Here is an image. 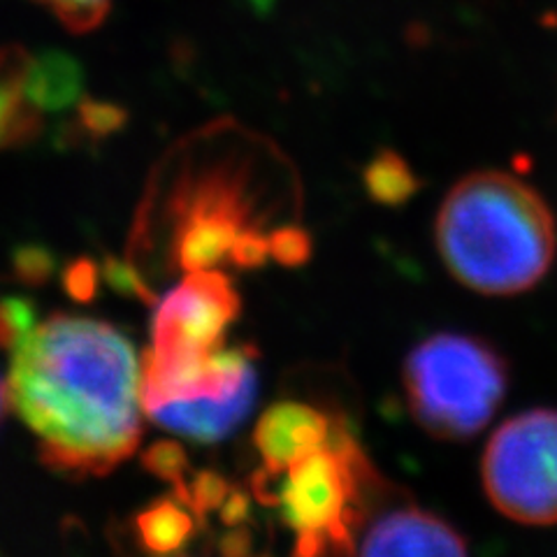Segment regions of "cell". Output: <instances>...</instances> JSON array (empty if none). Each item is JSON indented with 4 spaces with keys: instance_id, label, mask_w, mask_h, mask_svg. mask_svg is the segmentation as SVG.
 <instances>
[{
    "instance_id": "8fae6325",
    "label": "cell",
    "mask_w": 557,
    "mask_h": 557,
    "mask_svg": "<svg viewBox=\"0 0 557 557\" xmlns=\"http://www.w3.org/2000/svg\"><path fill=\"white\" fill-rule=\"evenodd\" d=\"M28 63L24 49H0V151L24 147L42 131V112L24 86Z\"/></svg>"
},
{
    "instance_id": "5b68a950",
    "label": "cell",
    "mask_w": 557,
    "mask_h": 557,
    "mask_svg": "<svg viewBox=\"0 0 557 557\" xmlns=\"http://www.w3.org/2000/svg\"><path fill=\"white\" fill-rule=\"evenodd\" d=\"M405 393L413 421L437 440H469L487 425L509 386L495 348L469 335L440 333L405 362Z\"/></svg>"
},
{
    "instance_id": "7c38bea8",
    "label": "cell",
    "mask_w": 557,
    "mask_h": 557,
    "mask_svg": "<svg viewBox=\"0 0 557 557\" xmlns=\"http://www.w3.org/2000/svg\"><path fill=\"white\" fill-rule=\"evenodd\" d=\"M24 86L40 112H63L82 98V65L63 51H45L30 57Z\"/></svg>"
},
{
    "instance_id": "d4e9b609",
    "label": "cell",
    "mask_w": 557,
    "mask_h": 557,
    "mask_svg": "<svg viewBox=\"0 0 557 557\" xmlns=\"http://www.w3.org/2000/svg\"><path fill=\"white\" fill-rule=\"evenodd\" d=\"M219 511H221V520L225 522V525H231V528L242 525V522H247L251 518V499L244 491L233 487L228 497H225V502L221 504Z\"/></svg>"
},
{
    "instance_id": "cb8c5ba5",
    "label": "cell",
    "mask_w": 557,
    "mask_h": 557,
    "mask_svg": "<svg viewBox=\"0 0 557 557\" xmlns=\"http://www.w3.org/2000/svg\"><path fill=\"white\" fill-rule=\"evenodd\" d=\"M231 260L239 270H258L268 263L270 253V237H265L253 225H247L231 247Z\"/></svg>"
},
{
    "instance_id": "7a4b0ae2",
    "label": "cell",
    "mask_w": 557,
    "mask_h": 557,
    "mask_svg": "<svg viewBox=\"0 0 557 557\" xmlns=\"http://www.w3.org/2000/svg\"><path fill=\"white\" fill-rule=\"evenodd\" d=\"M434 235L448 272L483 295L530 290L550 270L557 249L546 200L499 170L472 172L453 186Z\"/></svg>"
},
{
    "instance_id": "e0dca14e",
    "label": "cell",
    "mask_w": 557,
    "mask_h": 557,
    "mask_svg": "<svg viewBox=\"0 0 557 557\" xmlns=\"http://www.w3.org/2000/svg\"><path fill=\"white\" fill-rule=\"evenodd\" d=\"M57 14V20L73 33H89L98 28L110 14L112 0H38Z\"/></svg>"
},
{
    "instance_id": "5bb4252c",
    "label": "cell",
    "mask_w": 557,
    "mask_h": 557,
    "mask_svg": "<svg viewBox=\"0 0 557 557\" xmlns=\"http://www.w3.org/2000/svg\"><path fill=\"white\" fill-rule=\"evenodd\" d=\"M421 184L423 182L413 168L393 149H381L374 153L372 161L362 170V186L376 205H405L418 194Z\"/></svg>"
},
{
    "instance_id": "30bf717a",
    "label": "cell",
    "mask_w": 557,
    "mask_h": 557,
    "mask_svg": "<svg viewBox=\"0 0 557 557\" xmlns=\"http://www.w3.org/2000/svg\"><path fill=\"white\" fill-rule=\"evenodd\" d=\"M258 376L249 379L244 386L219 399H196V403H168L147 411L153 423L180 434L196 444H216L237 430L256 403Z\"/></svg>"
},
{
    "instance_id": "ac0fdd59",
    "label": "cell",
    "mask_w": 557,
    "mask_h": 557,
    "mask_svg": "<svg viewBox=\"0 0 557 557\" xmlns=\"http://www.w3.org/2000/svg\"><path fill=\"white\" fill-rule=\"evenodd\" d=\"M35 321H38V309L28 298L10 295L0 300V348L14 351L33 333Z\"/></svg>"
},
{
    "instance_id": "ba28073f",
    "label": "cell",
    "mask_w": 557,
    "mask_h": 557,
    "mask_svg": "<svg viewBox=\"0 0 557 557\" xmlns=\"http://www.w3.org/2000/svg\"><path fill=\"white\" fill-rule=\"evenodd\" d=\"M335 421L305 403L272 405L253 430V444L268 472H284L288 465L323 448L333 437Z\"/></svg>"
},
{
    "instance_id": "52a82bcc",
    "label": "cell",
    "mask_w": 557,
    "mask_h": 557,
    "mask_svg": "<svg viewBox=\"0 0 557 557\" xmlns=\"http://www.w3.org/2000/svg\"><path fill=\"white\" fill-rule=\"evenodd\" d=\"M251 216L249 172L219 163L186 174L170 198V263L180 272L212 270L231 253Z\"/></svg>"
},
{
    "instance_id": "3957f363",
    "label": "cell",
    "mask_w": 557,
    "mask_h": 557,
    "mask_svg": "<svg viewBox=\"0 0 557 557\" xmlns=\"http://www.w3.org/2000/svg\"><path fill=\"white\" fill-rule=\"evenodd\" d=\"M379 487L372 462L354 434L335 423L330 442L295 460L284 472H258L253 493L276 504L282 520L295 532V553H354L356 534L368 513V493Z\"/></svg>"
},
{
    "instance_id": "4fadbf2b",
    "label": "cell",
    "mask_w": 557,
    "mask_h": 557,
    "mask_svg": "<svg viewBox=\"0 0 557 557\" xmlns=\"http://www.w3.org/2000/svg\"><path fill=\"white\" fill-rule=\"evenodd\" d=\"M198 520L194 509L172 493V497L153 502L135 516L137 542L156 555L182 553L194 539Z\"/></svg>"
},
{
    "instance_id": "2e32d148",
    "label": "cell",
    "mask_w": 557,
    "mask_h": 557,
    "mask_svg": "<svg viewBox=\"0 0 557 557\" xmlns=\"http://www.w3.org/2000/svg\"><path fill=\"white\" fill-rule=\"evenodd\" d=\"M12 274L20 284L38 288L45 286L51 276L57 274V253L51 251L47 244L40 242H26L16 244L10 253Z\"/></svg>"
},
{
    "instance_id": "ffe728a7",
    "label": "cell",
    "mask_w": 557,
    "mask_h": 557,
    "mask_svg": "<svg viewBox=\"0 0 557 557\" xmlns=\"http://www.w3.org/2000/svg\"><path fill=\"white\" fill-rule=\"evenodd\" d=\"M100 274L104 278V284H108L114 293H119L121 298H133V300H139V302L151 305V307L159 305L153 290L147 286L145 276L139 274L135 270V265L128 263V260L108 256L104 258Z\"/></svg>"
},
{
    "instance_id": "44dd1931",
    "label": "cell",
    "mask_w": 557,
    "mask_h": 557,
    "mask_svg": "<svg viewBox=\"0 0 557 557\" xmlns=\"http://www.w3.org/2000/svg\"><path fill=\"white\" fill-rule=\"evenodd\" d=\"M231 491L233 487L223 479V474L214 472V469H202V472H198L188 481L186 504L202 520L207 518V513L221 509V504L225 502Z\"/></svg>"
},
{
    "instance_id": "9c48e42d",
    "label": "cell",
    "mask_w": 557,
    "mask_h": 557,
    "mask_svg": "<svg viewBox=\"0 0 557 557\" xmlns=\"http://www.w3.org/2000/svg\"><path fill=\"white\" fill-rule=\"evenodd\" d=\"M362 555H465V536L430 511L405 507L381 516L362 536Z\"/></svg>"
},
{
    "instance_id": "8992f818",
    "label": "cell",
    "mask_w": 557,
    "mask_h": 557,
    "mask_svg": "<svg viewBox=\"0 0 557 557\" xmlns=\"http://www.w3.org/2000/svg\"><path fill=\"white\" fill-rule=\"evenodd\" d=\"M481 472L499 513L522 525H557V411L534 409L502 423Z\"/></svg>"
},
{
    "instance_id": "6da1fadb",
    "label": "cell",
    "mask_w": 557,
    "mask_h": 557,
    "mask_svg": "<svg viewBox=\"0 0 557 557\" xmlns=\"http://www.w3.org/2000/svg\"><path fill=\"white\" fill-rule=\"evenodd\" d=\"M8 405L57 472L104 476L143 440L139 360L110 323L57 313L14 348Z\"/></svg>"
},
{
    "instance_id": "603a6c76",
    "label": "cell",
    "mask_w": 557,
    "mask_h": 557,
    "mask_svg": "<svg viewBox=\"0 0 557 557\" xmlns=\"http://www.w3.org/2000/svg\"><path fill=\"white\" fill-rule=\"evenodd\" d=\"M100 276L102 274L98 272L96 260H91L89 256H79L70 260V263L61 270V286L70 300L89 305L98 295Z\"/></svg>"
},
{
    "instance_id": "9a60e30c",
    "label": "cell",
    "mask_w": 557,
    "mask_h": 557,
    "mask_svg": "<svg viewBox=\"0 0 557 557\" xmlns=\"http://www.w3.org/2000/svg\"><path fill=\"white\" fill-rule=\"evenodd\" d=\"M139 460H143V467L149 474L172 483L174 495L186 502V497H188L186 474H188L190 465H188V456H186L184 446H180L177 442H170V440L153 442L149 448L143 450Z\"/></svg>"
},
{
    "instance_id": "d6986e66",
    "label": "cell",
    "mask_w": 557,
    "mask_h": 557,
    "mask_svg": "<svg viewBox=\"0 0 557 557\" xmlns=\"http://www.w3.org/2000/svg\"><path fill=\"white\" fill-rule=\"evenodd\" d=\"M77 124L94 139H102L124 131L128 124V112L116 102L84 98L77 108Z\"/></svg>"
},
{
    "instance_id": "484cf974",
    "label": "cell",
    "mask_w": 557,
    "mask_h": 557,
    "mask_svg": "<svg viewBox=\"0 0 557 557\" xmlns=\"http://www.w3.org/2000/svg\"><path fill=\"white\" fill-rule=\"evenodd\" d=\"M219 548L223 555H228V557H244V555H249L253 548V536L247 528L233 525L231 532H225L221 536Z\"/></svg>"
},
{
    "instance_id": "4316f807",
    "label": "cell",
    "mask_w": 557,
    "mask_h": 557,
    "mask_svg": "<svg viewBox=\"0 0 557 557\" xmlns=\"http://www.w3.org/2000/svg\"><path fill=\"white\" fill-rule=\"evenodd\" d=\"M8 403V397H5V391H3V383H0V416H3V405Z\"/></svg>"
},
{
    "instance_id": "277c9868",
    "label": "cell",
    "mask_w": 557,
    "mask_h": 557,
    "mask_svg": "<svg viewBox=\"0 0 557 557\" xmlns=\"http://www.w3.org/2000/svg\"><path fill=\"white\" fill-rule=\"evenodd\" d=\"M239 309L242 300L231 278L212 270L188 272L156 305L153 346L139 362V403L145 411L198 391Z\"/></svg>"
},
{
    "instance_id": "7402d4cb",
    "label": "cell",
    "mask_w": 557,
    "mask_h": 557,
    "mask_svg": "<svg viewBox=\"0 0 557 557\" xmlns=\"http://www.w3.org/2000/svg\"><path fill=\"white\" fill-rule=\"evenodd\" d=\"M270 253L278 265L302 268L313 253L311 235L300 225H284L270 235Z\"/></svg>"
}]
</instances>
